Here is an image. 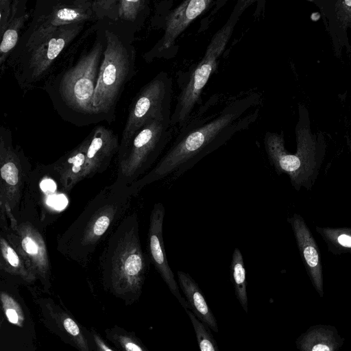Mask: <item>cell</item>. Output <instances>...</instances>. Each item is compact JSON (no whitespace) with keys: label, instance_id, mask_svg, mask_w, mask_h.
Listing matches in <instances>:
<instances>
[{"label":"cell","instance_id":"6da1fadb","mask_svg":"<svg viewBox=\"0 0 351 351\" xmlns=\"http://www.w3.org/2000/svg\"><path fill=\"white\" fill-rule=\"evenodd\" d=\"M262 104V95L258 92L229 97L210 96L178 129L154 167L129 186L130 191L136 197L155 182L178 178L237 133L247 130L258 119Z\"/></svg>","mask_w":351,"mask_h":351},{"label":"cell","instance_id":"7a4b0ae2","mask_svg":"<svg viewBox=\"0 0 351 351\" xmlns=\"http://www.w3.org/2000/svg\"><path fill=\"white\" fill-rule=\"evenodd\" d=\"M135 197L128 185L114 182L103 188L56 238V250L86 269L100 245L129 212Z\"/></svg>","mask_w":351,"mask_h":351},{"label":"cell","instance_id":"3957f363","mask_svg":"<svg viewBox=\"0 0 351 351\" xmlns=\"http://www.w3.org/2000/svg\"><path fill=\"white\" fill-rule=\"evenodd\" d=\"M98 260L104 290L130 306L138 301L151 261L143 250L136 212H128L104 242Z\"/></svg>","mask_w":351,"mask_h":351},{"label":"cell","instance_id":"277c9868","mask_svg":"<svg viewBox=\"0 0 351 351\" xmlns=\"http://www.w3.org/2000/svg\"><path fill=\"white\" fill-rule=\"evenodd\" d=\"M105 48L104 30L77 62L61 69L40 86L65 121L82 127L102 121L92 106Z\"/></svg>","mask_w":351,"mask_h":351},{"label":"cell","instance_id":"5b68a950","mask_svg":"<svg viewBox=\"0 0 351 351\" xmlns=\"http://www.w3.org/2000/svg\"><path fill=\"white\" fill-rule=\"evenodd\" d=\"M103 27L105 48L92 106L102 121L112 123L125 87L136 73V53L132 39L111 27Z\"/></svg>","mask_w":351,"mask_h":351},{"label":"cell","instance_id":"8992f818","mask_svg":"<svg viewBox=\"0 0 351 351\" xmlns=\"http://www.w3.org/2000/svg\"><path fill=\"white\" fill-rule=\"evenodd\" d=\"M45 222L40 207L26 188L18 215L8 221V226L1 228V232L23 257L40 287L51 291L53 276Z\"/></svg>","mask_w":351,"mask_h":351},{"label":"cell","instance_id":"52a82bcc","mask_svg":"<svg viewBox=\"0 0 351 351\" xmlns=\"http://www.w3.org/2000/svg\"><path fill=\"white\" fill-rule=\"evenodd\" d=\"M85 22L59 27L46 40L21 55L8 60L19 86L24 94L40 88L55 73V63L62 52L82 31Z\"/></svg>","mask_w":351,"mask_h":351},{"label":"cell","instance_id":"ba28073f","mask_svg":"<svg viewBox=\"0 0 351 351\" xmlns=\"http://www.w3.org/2000/svg\"><path fill=\"white\" fill-rule=\"evenodd\" d=\"M171 122L150 119L117 154L115 182L130 186L146 174L160 158L173 140Z\"/></svg>","mask_w":351,"mask_h":351},{"label":"cell","instance_id":"9c48e42d","mask_svg":"<svg viewBox=\"0 0 351 351\" xmlns=\"http://www.w3.org/2000/svg\"><path fill=\"white\" fill-rule=\"evenodd\" d=\"M300 118L295 128L297 151L289 153L285 147L282 133L267 132L263 144L270 164L278 173L289 176L292 185L299 190L306 186L318 166V149L309 124L304 125L303 110L300 107Z\"/></svg>","mask_w":351,"mask_h":351},{"label":"cell","instance_id":"30bf717a","mask_svg":"<svg viewBox=\"0 0 351 351\" xmlns=\"http://www.w3.org/2000/svg\"><path fill=\"white\" fill-rule=\"evenodd\" d=\"M21 284L17 278L0 271L1 346L5 350L33 351L37 340L35 323L19 291Z\"/></svg>","mask_w":351,"mask_h":351},{"label":"cell","instance_id":"8fae6325","mask_svg":"<svg viewBox=\"0 0 351 351\" xmlns=\"http://www.w3.org/2000/svg\"><path fill=\"white\" fill-rule=\"evenodd\" d=\"M32 171L23 147L14 145L11 130L0 127V226L19 213Z\"/></svg>","mask_w":351,"mask_h":351},{"label":"cell","instance_id":"7c38bea8","mask_svg":"<svg viewBox=\"0 0 351 351\" xmlns=\"http://www.w3.org/2000/svg\"><path fill=\"white\" fill-rule=\"evenodd\" d=\"M43 1L46 4L36 5L34 19L19 38L20 47L14 49L8 60L40 44L62 26L96 21L93 0H49V3Z\"/></svg>","mask_w":351,"mask_h":351},{"label":"cell","instance_id":"4fadbf2b","mask_svg":"<svg viewBox=\"0 0 351 351\" xmlns=\"http://www.w3.org/2000/svg\"><path fill=\"white\" fill-rule=\"evenodd\" d=\"M172 93V80L164 72L141 88L129 105L119 152L149 120L171 122Z\"/></svg>","mask_w":351,"mask_h":351},{"label":"cell","instance_id":"5bb4252c","mask_svg":"<svg viewBox=\"0 0 351 351\" xmlns=\"http://www.w3.org/2000/svg\"><path fill=\"white\" fill-rule=\"evenodd\" d=\"M233 23H226L213 36L203 58L180 86L175 108L171 113V125L180 128L199 106L201 97L210 76L216 70L219 58L223 53L233 30Z\"/></svg>","mask_w":351,"mask_h":351},{"label":"cell","instance_id":"9a60e30c","mask_svg":"<svg viewBox=\"0 0 351 351\" xmlns=\"http://www.w3.org/2000/svg\"><path fill=\"white\" fill-rule=\"evenodd\" d=\"M36 306L39 321L64 343L80 351L95 350L92 330L80 324L57 296L35 285H25Z\"/></svg>","mask_w":351,"mask_h":351},{"label":"cell","instance_id":"2e32d148","mask_svg":"<svg viewBox=\"0 0 351 351\" xmlns=\"http://www.w3.org/2000/svg\"><path fill=\"white\" fill-rule=\"evenodd\" d=\"M151 0H93L96 21L130 39L143 21Z\"/></svg>","mask_w":351,"mask_h":351},{"label":"cell","instance_id":"e0dca14e","mask_svg":"<svg viewBox=\"0 0 351 351\" xmlns=\"http://www.w3.org/2000/svg\"><path fill=\"white\" fill-rule=\"evenodd\" d=\"M165 214L163 204L160 202L154 204L149 217L147 252L151 263L167 285L171 293L185 310L190 309L187 301L180 293L174 274L167 261L162 235Z\"/></svg>","mask_w":351,"mask_h":351},{"label":"cell","instance_id":"ac0fdd59","mask_svg":"<svg viewBox=\"0 0 351 351\" xmlns=\"http://www.w3.org/2000/svg\"><path fill=\"white\" fill-rule=\"evenodd\" d=\"M86 138L84 180L104 172L118 154L120 145L117 134L102 125H96Z\"/></svg>","mask_w":351,"mask_h":351},{"label":"cell","instance_id":"d6986e66","mask_svg":"<svg viewBox=\"0 0 351 351\" xmlns=\"http://www.w3.org/2000/svg\"><path fill=\"white\" fill-rule=\"evenodd\" d=\"M334 53L341 58L351 52L348 32H351V0H331L320 9Z\"/></svg>","mask_w":351,"mask_h":351},{"label":"cell","instance_id":"ffe728a7","mask_svg":"<svg viewBox=\"0 0 351 351\" xmlns=\"http://www.w3.org/2000/svg\"><path fill=\"white\" fill-rule=\"evenodd\" d=\"M290 223L299 251L302 256L312 284L319 295L324 296V279L319 247L306 225L300 215L295 213L287 219Z\"/></svg>","mask_w":351,"mask_h":351},{"label":"cell","instance_id":"44dd1931","mask_svg":"<svg viewBox=\"0 0 351 351\" xmlns=\"http://www.w3.org/2000/svg\"><path fill=\"white\" fill-rule=\"evenodd\" d=\"M86 149V137L71 150L49 164L65 194L70 193L75 185L84 180Z\"/></svg>","mask_w":351,"mask_h":351},{"label":"cell","instance_id":"7402d4cb","mask_svg":"<svg viewBox=\"0 0 351 351\" xmlns=\"http://www.w3.org/2000/svg\"><path fill=\"white\" fill-rule=\"evenodd\" d=\"M213 0H185L169 16L165 34L159 49H169L177 37L206 8Z\"/></svg>","mask_w":351,"mask_h":351},{"label":"cell","instance_id":"603a6c76","mask_svg":"<svg viewBox=\"0 0 351 351\" xmlns=\"http://www.w3.org/2000/svg\"><path fill=\"white\" fill-rule=\"evenodd\" d=\"M344 340L334 326L318 324L302 333L296 339L295 344L301 351H337Z\"/></svg>","mask_w":351,"mask_h":351},{"label":"cell","instance_id":"cb8c5ba5","mask_svg":"<svg viewBox=\"0 0 351 351\" xmlns=\"http://www.w3.org/2000/svg\"><path fill=\"white\" fill-rule=\"evenodd\" d=\"M177 274L179 285L185 295L190 309L212 330L218 332L217 322L197 283L189 274L178 271Z\"/></svg>","mask_w":351,"mask_h":351},{"label":"cell","instance_id":"d4e9b609","mask_svg":"<svg viewBox=\"0 0 351 351\" xmlns=\"http://www.w3.org/2000/svg\"><path fill=\"white\" fill-rule=\"evenodd\" d=\"M0 271L17 278L24 285L35 284L36 277L2 232L0 234Z\"/></svg>","mask_w":351,"mask_h":351},{"label":"cell","instance_id":"484cf974","mask_svg":"<svg viewBox=\"0 0 351 351\" xmlns=\"http://www.w3.org/2000/svg\"><path fill=\"white\" fill-rule=\"evenodd\" d=\"M29 17V14L27 11L23 14L15 16L10 21L6 29L1 35L0 44V69L1 75L5 71L7 60L16 47L20 38V33Z\"/></svg>","mask_w":351,"mask_h":351},{"label":"cell","instance_id":"4316f807","mask_svg":"<svg viewBox=\"0 0 351 351\" xmlns=\"http://www.w3.org/2000/svg\"><path fill=\"white\" fill-rule=\"evenodd\" d=\"M230 279L237 300L245 313L248 311V300L246 290V272L243 255L240 250L234 248L230 267Z\"/></svg>","mask_w":351,"mask_h":351},{"label":"cell","instance_id":"83f0119b","mask_svg":"<svg viewBox=\"0 0 351 351\" xmlns=\"http://www.w3.org/2000/svg\"><path fill=\"white\" fill-rule=\"evenodd\" d=\"M315 230L324 240L331 253L351 254V228L315 226Z\"/></svg>","mask_w":351,"mask_h":351},{"label":"cell","instance_id":"f1b7e54d","mask_svg":"<svg viewBox=\"0 0 351 351\" xmlns=\"http://www.w3.org/2000/svg\"><path fill=\"white\" fill-rule=\"evenodd\" d=\"M106 337L116 350L125 351H147L141 340L134 333L117 326L105 330Z\"/></svg>","mask_w":351,"mask_h":351},{"label":"cell","instance_id":"f546056e","mask_svg":"<svg viewBox=\"0 0 351 351\" xmlns=\"http://www.w3.org/2000/svg\"><path fill=\"white\" fill-rule=\"evenodd\" d=\"M193 326L199 348L201 351H218L217 344L210 328L199 320L191 309L185 310Z\"/></svg>","mask_w":351,"mask_h":351},{"label":"cell","instance_id":"4dcf8cb0","mask_svg":"<svg viewBox=\"0 0 351 351\" xmlns=\"http://www.w3.org/2000/svg\"><path fill=\"white\" fill-rule=\"evenodd\" d=\"M12 0H0V35L6 29L10 19Z\"/></svg>","mask_w":351,"mask_h":351},{"label":"cell","instance_id":"1f68e13d","mask_svg":"<svg viewBox=\"0 0 351 351\" xmlns=\"http://www.w3.org/2000/svg\"><path fill=\"white\" fill-rule=\"evenodd\" d=\"M28 0H12L10 20L27 12L26 3Z\"/></svg>","mask_w":351,"mask_h":351},{"label":"cell","instance_id":"d6a6232c","mask_svg":"<svg viewBox=\"0 0 351 351\" xmlns=\"http://www.w3.org/2000/svg\"><path fill=\"white\" fill-rule=\"evenodd\" d=\"M92 330V335H93V341H94L95 346V350H103V351H106V350L113 351V350H114V348H111L108 346H107L104 343L103 339L101 338V337L99 335H98L93 330Z\"/></svg>","mask_w":351,"mask_h":351}]
</instances>
